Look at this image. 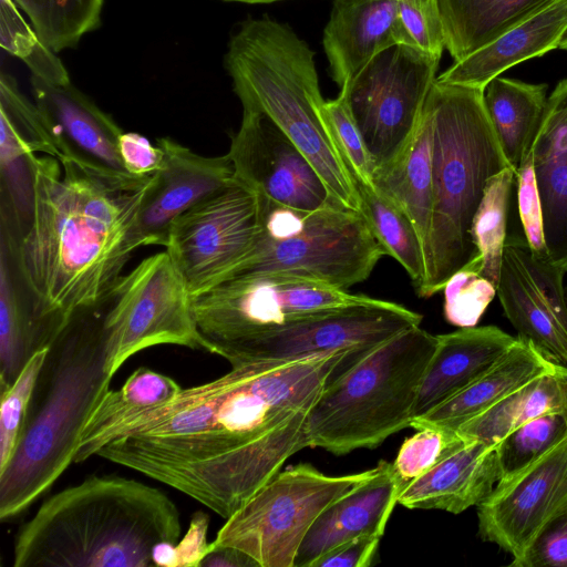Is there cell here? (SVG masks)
<instances>
[{
    "instance_id": "obj_1",
    "label": "cell",
    "mask_w": 567,
    "mask_h": 567,
    "mask_svg": "<svg viewBox=\"0 0 567 567\" xmlns=\"http://www.w3.org/2000/svg\"><path fill=\"white\" fill-rule=\"evenodd\" d=\"M363 354L343 348L231 364L224 375L127 416L95 456L168 485L227 519L288 458L310 447L313 405Z\"/></svg>"
},
{
    "instance_id": "obj_2",
    "label": "cell",
    "mask_w": 567,
    "mask_h": 567,
    "mask_svg": "<svg viewBox=\"0 0 567 567\" xmlns=\"http://www.w3.org/2000/svg\"><path fill=\"white\" fill-rule=\"evenodd\" d=\"M30 223L8 248L44 348L123 275L152 177L120 179L71 159L35 155Z\"/></svg>"
},
{
    "instance_id": "obj_3",
    "label": "cell",
    "mask_w": 567,
    "mask_h": 567,
    "mask_svg": "<svg viewBox=\"0 0 567 567\" xmlns=\"http://www.w3.org/2000/svg\"><path fill=\"white\" fill-rule=\"evenodd\" d=\"M182 532L175 503L122 476H92L48 498L18 532L14 567H150Z\"/></svg>"
},
{
    "instance_id": "obj_4",
    "label": "cell",
    "mask_w": 567,
    "mask_h": 567,
    "mask_svg": "<svg viewBox=\"0 0 567 567\" xmlns=\"http://www.w3.org/2000/svg\"><path fill=\"white\" fill-rule=\"evenodd\" d=\"M113 375L99 329L75 313L50 347L16 452L0 472V519L20 515L74 462L82 431Z\"/></svg>"
},
{
    "instance_id": "obj_5",
    "label": "cell",
    "mask_w": 567,
    "mask_h": 567,
    "mask_svg": "<svg viewBox=\"0 0 567 567\" xmlns=\"http://www.w3.org/2000/svg\"><path fill=\"white\" fill-rule=\"evenodd\" d=\"M243 109L267 115L316 168L333 199L359 210L355 184L319 113L323 103L315 52L287 24L247 19L224 56Z\"/></svg>"
},
{
    "instance_id": "obj_6",
    "label": "cell",
    "mask_w": 567,
    "mask_h": 567,
    "mask_svg": "<svg viewBox=\"0 0 567 567\" xmlns=\"http://www.w3.org/2000/svg\"><path fill=\"white\" fill-rule=\"evenodd\" d=\"M483 94L435 80L427 96L433 118L432 214L420 298L442 291L453 274L476 258L474 215L488 179L509 166Z\"/></svg>"
},
{
    "instance_id": "obj_7",
    "label": "cell",
    "mask_w": 567,
    "mask_h": 567,
    "mask_svg": "<svg viewBox=\"0 0 567 567\" xmlns=\"http://www.w3.org/2000/svg\"><path fill=\"white\" fill-rule=\"evenodd\" d=\"M436 343V336L420 324L352 362L324 388L310 412V447L344 455L375 449L410 427Z\"/></svg>"
},
{
    "instance_id": "obj_8",
    "label": "cell",
    "mask_w": 567,
    "mask_h": 567,
    "mask_svg": "<svg viewBox=\"0 0 567 567\" xmlns=\"http://www.w3.org/2000/svg\"><path fill=\"white\" fill-rule=\"evenodd\" d=\"M258 197L259 234L231 277L289 275L348 290L367 280L385 256L363 215L333 198L318 209L301 210Z\"/></svg>"
},
{
    "instance_id": "obj_9",
    "label": "cell",
    "mask_w": 567,
    "mask_h": 567,
    "mask_svg": "<svg viewBox=\"0 0 567 567\" xmlns=\"http://www.w3.org/2000/svg\"><path fill=\"white\" fill-rule=\"evenodd\" d=\"M190 295L166 250L123 274L92 306L104 344L106 367L114 375L141 350L175 344L209 352L192 312Z\"/></svg>"
},
{
    "instance_id": "obj_10",
    "label": "cell",
    "mask_w": 567,
    "mask_h": 567,
    "mask_svg": "<svg viewBox=\"0 0 567 567\" xmlns=\"http://www.w3.org/2000/svg\"><path fill=\"white\" fill-rule=\"evenodd\" d=\"M375 472L377 466L331 476L308 463L291 465L227 518L212 544L236 547L259 567H295L302 540L318 516Z\"/></svg>"
},
{
    "instance_id": "obj_11",
    "label": "cell",
    "mask_w": 567,
    "mask_h": 567,
    "mask_svg": "<svg viewBox=\"0 0 567 567\" xmlns=\"http://www.w3.org/2000/svg\"><path fill=\"white\" fill-rule=\"evenodd\" d=\"M369 299L310 279L279 274L240 275L192 296L196 328L218 354L230 342L311 312Z\"/></svg>"
},
{
    "instance_id": "obj_12",
    "label": "cell",
    "mask_w": 567,
    "mask_h": 567,
    "mask_svg": "<svg viewBox=\"0 0 567 567\" xmlns=\"http://www.w3.org/2000/svg\"><path fill=\"white\" fill-rule=\"evenodd\" d=\"M440 60L394 44L340 87L377 168L392 162L411 140L437 78Z\"/></svg>"
},
{
    "instance_id": "obj_13",
    "label": "cell",
    "mask_w": 567,
    "mask_h": 567,
    "mask_svg": "<svg viewBox=\"0 0 567 567\" xmlns=\"http://www.w3.org/2000/svg\"><path fill=\"white\" fill-rule=\"evenodd\" d=\"M259 227L258 194L238 179L174 219L164 247L190 297L240 268L255 247Z\"/></svg>"
},
{
    "instance_id": "obj_14",
    "label": "cell",
    "mask_w": 567,
    "mask_h": 567,
    "mask_svg": "<svg viewBox=\"0 0 567 567\" xmlns=\"http://www.w3.org/2000/svg\"><path fill=\"white\" fill-rule=\"evenodd\" d=\"M422 315L402 305L369 299L311 312L239 338L218 355L236 363L284 360L343 348L367 353L400 332L420 326Z\"/></svg>"
},
{
    "instance_id": "obj_15",
    "label": "cell",
    "mask_w": 567,
    "mask_h": 567,
    "mask_svg": "<svg viewBox=\"0 0 567 567\" xmlns=\"http://www.w3.org/2000/svg\"><path fill=\"white\" fill-rule=\"evenodd\" d=\"M565 271L536 257L525 239H506L496 295L518 337L567 370Z\"/></svg>"
},
{
    "instance_id": "obj_16",
    "label": "cell",
    "mask_w": 567,
    "mask_h": 567,
    "mask_svg": "<svg viewBox=\"0 0 567 567\" xmlns=\"http://www.w3.org/2000/svg\"><path fill=\"white\" fill-rule=\"evenodd\" d=\"M227 154L236 179L277 204L313 210L332 199L309 159L261 112L243 109Z\"/></svg>"
},
{
    "instance_id": "obj_17",
    "label": "cell",
    "mask_w": 567,
    "mask_h": 567,
    "mask_svg": "<svg viewBox=\"0 0 567 567\" xmlns=\"http://www.w3.org/2000/svg\"><path fill=\"white\" fill-rule=\"evenodd\" d=\"M567 501V435L537 461L499 480L477 505L478 534L518 558Z\"/></svg>"
},
{
    "instance_id": "obj_18",
    "label": "cell",
    "mask_w": 567,
    "mask_h": 567,
    "mask_svg": "<svg viewBox=\"0 0 567 567\" xmlns=\"http://www.w3.org/2000/svg\"><path fill=\"white\" fill-rule=\"evenodd\" d=\"M156 143L164 155L140 207L138 233L143 246H164L174 219L236 179L228 154L203 156L169 137L157 138Z\"/></svg>"
},
{
    "instance_id": "obj_19",
    "label": "cell",
    "mask_w": 567,
    "mask_h": 567,
    "mask_svg": "<svg viewBox=\"0 0 567 567\" xmlns=\"http://www.w3.org/2000/svg\"><path fill=\"white\" fill-rule=\"evenodd\" d=\"M34 102L47 118L61 158H66L96 173L120 178L130 175L118 153L122 128L72 83L52 84L31 75Z\"/></svg>"
},
{
    "instance_id": "obj_20",
    "label": "cell",
    "mask_w": 567,
    "mask_h": 567,
    "mask_svg": "<svg viewBox=\"0 0 567 567\" xmlns=\"http://www.w3.org/2000/svg\"><path fill=\"white\" fill-rule=\"evenodd\" d=\"M400 494L392 463L380 461L372 477L318 516L302 540L295 567H313L327 553L357 537H382Z\"/></svg>"
},
{
    "instance_id": "obj_21",
    "label": "cell",
    "mask_w": 567,
    "mask_h": 567,
    "mask_svg": "<svg viewBox=\"0 0 567 567\" xmlns=\"http://www.w3.org/2000/svg\"><path fill=\"white\" fill-rule=\"evenodd\" d=\"M436 338V349L420 385L413 419L475 381L517 340L495 326L460 328Z\"/></svg>"
},
{
    "instance_id": "obj_22",
    "label": "cell",
    "mask_w": 567,
    "mask_h": 567,
    "mask_svg": "<svg viewBox=\"0 0 567 567\" xmlns=\"http://www.w3.org/2000/svg\"><path fill=\"white\" fill-rule=\"evenodd\" d=\"M532 157L548 258L567 274V78L547 99Z\"/></svg>"
},
{
    "instance_id": "obj_23",
    "label": "cell",
    "mask_w": 567,
    "mask_h": 567,
    "mask_svg": "<svg viewBox=\"0 0 567 567\" xmlns=\"http://www.w3.org/2000/svg\"><path fill=\"white\" fill-rule=\"evenodd\" d=\"M396 10L398 0H333L322 45L339 87L378 53L396 44Z\"/></svg>"
},
{
    "instance_id": "obj_24",
    "label": "cell",
    "mask_w": 567,
    "mask_h": 567,
    "mask_svg": "<svg viewBox=\"0 0 567 567\" xmlns=\"http://www.w3.org/2000/svg\"><path fill=\"white\" fill-rule=\"evenodd\" d=\"M498 480L497 444L473 440L403 489L398 503L461 514L477 506Z\"/></svg>"
},
{
    "instance_id": "obj_25",
    "label": "cell",
    "mask_w": 567,
    "mask_h": 567,
    "mask_svg": "<svg viewBox=\"0 0 567 567\" xmlns=\"http://www.w3.org/2000/svg\"><path fill=\"white\" fill-rule=\"evenodd\" d=\"M567 29V0H556L440 74L442 83L485 89L507 69L559 47Z\"/></svg>"
},
{
    "instance_id": "obj_26",
    "label": "cell",
    "mask_w": 567,
    "mask_h": 567,
    "mask_svg": "<svg viewBox=\"0 0 567 567\" xmlns=\"http://www.w3.org/2000/svg\"><path fill=\"white\" fill-rule=\"evenodd\" d=\"M553 364L529 341L517 337L512 348L487 371L462 391L427 413L414 417L410 427L441 426L457 430L537 377Z\"/></svg>"
},
{
    "instance_id": "obj_27",
    "label": "cell",
    "mask_w": 567,
    "mask_h": 567,
    "mask_svg": "<svg viewBox=\"0 0 567 567\" xmlns=\"http://www.w3.org/2000/svg\"><path fill=\"white\" fill-rule=\"evenodd\" d=\"M433 118L427 100L411 140L389 164L375 169L373 186L411 220L423 245L430 231L433 179Z\"/></svg>"
},
{
    "instance_id": "obj_28",
    "label": "cell",
    "mask_w": 567,
    "mask_h": 567,
    "mask_svg": "<svg viewBox=\"0 0 567 567\" xmlns=\"http://www.w3.org/2000/svg\"><path fill=\"white\" fill-rule=\"evenodd\" d=\"M445 49L460 61L556 0H432Z\"/></svg>"
},
{
    "instance_id": "obj_29",
    "label": "cell",
    "mask_w": 567,
    "mask_h": 567,
    "mask_svg": "<svg viewBox=\"0 0 567 567\" xmlns=\"http://www.w3.org/2000/svg\"><path fill=\"white\" fill-rule=\"evenodd\" d=\"M547 87L545 83L496 76L484 89L486 113L515 173L532 153L547 105Z\"/></svg>"
},
{
    "instance_id": "obj_30",
    "label": "cell",
    "mask_w": 567,
    "mask_h": 567,
    "mask_svg": "<svg viewBox=\"0 0 567 567\" xmlns=\"http://www.w3.org/2000/svg\"><path fill=\"white\" fill-rule=\"evenodd\" d=\"M182 386L146 367L137 368L117 390H109L85 424L75 463L95 456L105 435L127 416L171 401Z\"/></svg>"
},
{
    "instance_id": "obj_31",
    "label": "cell",
    "mask_w": 567,
    "mask_h": 567,
    "mask_svg": "<svg viewBox=\"0 0 567 567\" xmlns=\"http://www.w3.org/2000/svg\"><path fill=\"white\" fill-rule=\"evenodd\" d=\"M564 378L555 365L496 404L462 424L456 431L467 440L497 444L509 432L535 417L563 412Z\"/></svg>"
},
{
    "instance_id": "obj_32",
    "label": "cell",
    "mask_w": 567,
    "mask_h": 567,
    "mask_svg": "<svg viewBox=\"0 0 567 567\" xmlns=\"http://www.w3.org/2000/svg\"><path fill=\"white\" fill-rule=\"evenodd\" d=\"M0 257V389L14 382L43 347L12 257L1 244Z\"/></svg>"
},
{
    "instance_id": "obj_33",
    "label": "cell",
    "mask_w": 567,
    "mask_h": 567,
    "mask_svg": "<svg viewBox=\"0 0 567 567\" xmlns=\"http://www.w3.org/2000/svg\"><path fill=\"white\" fill-rule=\"evenodd\" d=\"M359 212L385 251L408 272L416 295L425 279L422 241L409 217L373 186L355 182Z\"/></svg>"
},
{
    "instance_id": "obj_34",
    "label": "cell",
    "mask_w": 567,
    "mask_h": 567,
    "mask_svg": "<svg viewBox=\"0 0 567 567\" xmlns=\"http://www.w3.org/2000/svg\"><path fill=\"white\" fill-rule=\"evenodd\" d=\"M35 153L1 116V235L17 244L27 229L33 205Z\"/></svg>"
},
{
    "instance_id": "obj_35",
    "label": "cell",
    "mask_w": 567,
    "mask_h": 567,
    "mask_svg": "<svg viewBox=\"0 0 567 567\" xmlns=\"http://www.w3.org/2000/svg\"><path fill=\"white\" fill-rule=\"evenodd\" d=\"M514 179L516 176L511 166L488 179L472 223L471 233L477 256L468 264L495 286L507 239V216Z\"/></svg>"
},
{
    "instance_id": "obj_36",
    "label": "cell",
    "mask_w": 567,
    "mask_h": 567,
    "mask_svg": "<svg viewBox=\"0 0 567 567\" xmlns=\"http://www.w3.org/2000/svg\"><path fill=\"white\" fill-rule=\"evenodd\" d=\"M54 52L74 48L100 24L104 0H13Z\"/></svg>"
},
{
    "instance_id": "obj_37",
    "label": "cell",
    "mask_w": 567,
    "mask_h": 567,
    "mask_svg": "<svg viewBox=\"0 0 567 567\" xmlns=\"http://www.w3.org/2000/svg\"><path fill=\"white\" fill-rule=\"evenodd\" d=\"M0 44L9 54L22 60L33 76L58 85L71 83L56 52L39 38L13 0H0Z\"/></svg>"
},
{
    "instance_id": "obj_38",
    "label": "cell",
    "mask_w": 567,
    "mask_h": 567,
    "mask_svg": "<svg viewBox=\"0 0 567 567\" xmlns=\"http://www.w3.org/2000/svg\"><path fill=\"white\" fill-rule=\"evenodd\" d=\"M566 435L567 422L563 412L542 415L517 426L497 443L499 480L530 465Z\"/></svg>"
},
{
    "instance_id": "obj_39",
    "label": "cell",
    "mask_w": 567,
    "mask_h": 567,
    "mask_svg": "<svg viewBox=\"0 0 567 567\" xmlns=\"http://www.w3.org/2000/svg\"><path fill=\"white\" fill-rule=\"evenodd\" d=\"M470 441L473 440L447 427L417 429L415 434L404 440L392 462L401 492Z\"/></svg>"
},
{
    "instance_id": "obj_40",
    "label": "cell",
    "mask_w": 567,
    "mask_h": 567,
    "mask_svg": "<svg viewBox=\"0 0 567 567\" xmlns=\"http://www.w3.org/2000/svg\"><path fill=\"white\" fill-rule=\"evenodd\" d=\"M319 113L353 182L373 186L377 165L351 113L344 90L340 89L336 99L323 101Z\"/></svg>"
},
{
    "instance_id": "obj_41",
    "label": "cell",
    "mask_w": 567,
    "mask_h": 567,
    "mask_svg": "<svg viewBox=\"0 0 567 567\" xmlns=\"http://www.w3.org/2000/svg\"><path fill=\"white\" fill-rule=\"evenodd\" d=\"M50 348L38 351L12 384L0 389V472L12 458L21 439L32 396Z\"/></svg>"
},
{
    "instance_id": "obj_42",
    "label": "cell",
    "mask_w": 567,
    "mask_h": 567,
    "mask_svg": "<svg viewBox=\"0 0 567 567\" xmlns=\"http://www.w3.org/2000/svg\"><path fill=\"white\" fill-rule=\"evenodd\" d=\"M0 114L21 138L35 152L61 158L52 130L35 102L20 90L13 76L0 75Z\"/></svg>"
},
{
    "instance_id": "obj_43",
    "label": "cell",
    "mask_w": 567,
    "mask_h": 567,
    "mask_svg": "<svg viewBox=\"0 0 567 567\" xmlns=\"http://www.w3.org/2000/svg\"><path fill=\"white\" fill-rule=\"evenodd\" d=\"M445 320L458 328L475 327L496 296V286L477 270L465 266L453 274L444 288Z\"/></svg>"
},
{
    "instance_id": "obj_44",
    "label": "cell",
    "mask_w": 567,
    "mask_h": 567,
    "mask_svg": "<svg viewBox=\"0 0 567 567\" xmlns=\"http://www.w3.org/2000/svg\"><path fill=\"white\" fill-rule=\"evenodd\" d=\"M396 44H404L434 56H442L445 39L432 0H398Z\"/></svg>"
},
{
    "instance_id": "obj_45",
    "label": "cell",
    "mask_w": 567,
    "mask_h": 567,
    "mask_svg": "<svg viewBox=\"0 0 567 567\" xmlns=\"http://www.w3.org/2000/svg\"><path fill=\"white\" fill-rule=\"evenodd\" d=\"M514 567H567V501L543 525Z\"/></svg>"
},
{
    "instance_id": "obj_46",
    "label": "cell",
    "mask_w": 567,
    "mask_h": 567,
    "mask_svg": "<svg viewBox=\"0 0 567 567\" xmlns=\"http://www.w3.org/2000/svg\"><path fill=\"white\" fill-rule=\"evenodd\" d=\"M517 183L518 212L524 236L532 252L542 259H549L546 248L544 220L532 153L515 173Z\"/></svg>"
},
{
    "instance_id": "obj_47",
    "label": "cell",
    "mask_w": 567,
    "mask_h": 567,
    "mask_svg": "<svg viewBox=\"0 0 567 567\" xmlns=\"http://www.w3.org/2000/svg\"><path fill=\"white\" fill-rule=\"evenodd\" d=\"M118 153L126 172L136 178H150L163 163V150L156 143L134 132H123L118 140Z\"/></svg>"
},
{
    "instance_id": "obj_48",
    "label": "cell",
    "mask_w": 567,
    "mask_h": 567,
    "mask_svg": "<svg viewBox=\"0 0 567 567\" xmlns=\"http://www.w3.org/2000/svg\"><path fill=\"white\" fill-rule=\"evenodd\" d=\"M208 516L202 512L192 517L189 528L177 544H169L163 557L165 567H199L209 549L207 542Z\"/></svg>"
},
{
    "instance_id": "obj_49",
    "label": "cell",
    "mask_w": 567,
    "mask_h": 567,
    "mask_svg": "<svg viewBox=\"0 0 567 567\" xmlns=\"http://www.w3.org/2000/svg\"><path fill=\"white\" fill-rule=\"evenodd\" d=\"M381 536L363 535L322 556L313 567H368L379 548Z\"/></svg>"
},
{
    "instance_id": "obj_50",
    "label": "cell",
    "mask_w": 567,
    "mask_h": 567,
    "mask_svg": "<svg viewBox=\"0 0 567 567\" xmlns=\"http://www.w3.org/2000/svg\"><path fill=\"white\" fill-rule=\"evenodd\" d=\"M199 567H259V565L248 554L236 547L217 546L210 543Z\"/></svg>"
},
{
    "instance_id": "obj_51",
    "label": "cell",
    "mask_w": 567,
    "mask_h": 567,
    "mask_svg": "<svg viewBox=\"0 0 567 567\" xmlns=\"http://www.w3.org/2000/svg\"><path fill=\"white\" fill-rule=\"evenodd\" d=\"M559 368V371L564 378V382H565V402H564V409H563V414L565 416V420L567 422V370L566 369H563L560 367Z\"/></svg>"
},
{
    "instance_id": "obj_52",
    "label": "cell",
    "mask_w": 567,
    "mask_h": 567,
    "mask_svg": "<svg viewBox=\"0 0 567 567\" xmlns=\"http://www.w3.org/2000/svg\"><path fill=\"white\" fill-rule=\"evenodd\" d=\"M225 1H237V2H245V3H267V2L278 1V0H225Z\"/></svg>"
},
{
    "instance_id": "obj_53",
    "label": "cell",
    "mask_w": 567,
    "mask_h": 567,
    "mask_svg": "<svg viewBox=\"0 0 567 567\" xmlns=\"http://www.w3.org/2000/svg\"><path fill=\"white\" fill-rule=\"evenodd\" d=\"M559 49H564V50H567V29L566 31L564 32L563 37H561V40L559 42Z\"/></svg>"
},
{
    "instance_id": "obj_54",
    "label": "cell",
    "mask_w": 567,
    "mask_h": 567,
    "mask_svg": "<svg viewBox=\"0 0 567 567\" xmlns=\"http://www.w3.org/2000/svg\"><path fill=\"white\" fill-rule=\"evenodd\" d=\"M565 295H566V300H567V287L565 288Z\"/></svg>"
}]
</instances>
